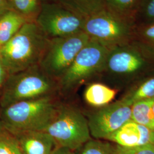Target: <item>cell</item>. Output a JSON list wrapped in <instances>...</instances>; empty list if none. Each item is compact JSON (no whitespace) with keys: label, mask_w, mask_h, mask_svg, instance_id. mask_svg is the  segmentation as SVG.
Returning a JSON list of instances; mask_svg holds the SVG:
<instances>
[{"label":"cell","mask_w":154,"mask_h":154,"mask_svg":"<svg viewBox=\"0 0 154 154\" xmlns=\"http://www.w3.org/2000/svg\"><path fill=\"white\" fill-rule=\"evenodd\" d=\"M49 39L35 22L25 23L0 48V60L8 75L39 65Z\"/></svg>","instance_id":"6da1fadb"},{"label":"cell","mask_w":154,"mask_h":154,"mask_svg":"<svg viewBox=\"0 0 154 154\" xmlns=\"http://www.w3.org/2000/svg\"><path fill=\"white\" fill-rule=\"evenodd\" d=\"M154 70V50L134 39L109 49L102 73L128 83L147 77Z\"/></svg>","instance_id":"7a4b0ae2"},{"label":"cell","mask_w":154,"mask_h":154,"mask_svg":"<svg viewBox=\"0 0 154 154\" xmlns=\"http://www.w3.org/2000/svg\"><path fill=\"white\" fill-rule=\"evenodd\" d=\"M61 104L54 95L18 102L1 108L0 121L13 134L43 131L55 117Z\"/></svg>","instance_id":"3957f363"},{"label":"cell","mask_w":154,"mask_h":154,"mask_svg":"<svg viewBox=\"0 0 154 154\" xmlns=\"http://www.w3.org/2000/svg\"><path fill=\"white\" fill-rule=\"evenodd\" d=\"M58 82L39 65L8 75L0 92V107L18 102L54 95Z\"/></svg>","instance_id":"277c9868"},{"label":"cell","mask_w":154,"mask_h":154,"mask_svg":"<svg viewBox=\"0 0 154 154\" xmlns=\"http://www.w3.org/2000/svg\"><path fill=\"white\" fill-rule=\"evenodd\" d=\"M43 131L57 146L76 151L90 140L87 118L76 107L61 104L55 117Z\"/></svg>","instance_id":"5b68a950"},{"label":"cell","mask_w":154,"mask_h":154,"mask_svg":"<svg viewBox=\"0 0 154 154\" xmlns=\"http://www.w3.org/2000/svg\"><path fill=\"white\" fill-rule=\"evenodd\" d=\"M135 25L105 9L86 18L83 32L110 49L134 39Z\"/></svg>","instance_id":"8992f818"},{"label":"cell","mask_w":154,"mask_h":154,"mask_svg":"<svg viewBox=\"0 0 154 154\" xmlns=\"http://www.w3.org/2000/svg\"><path fill=\"white\" fill-rule=\"evenodd\" d=\"M89 41L88 35L84 32L50 38L39 66L58 82L72 65L79 51Z\"/></svg>","instance_id":"52a82bcc"},{"label":"cell","mask_w":154,"mask_h":154,"mask_svg":"<svg viewBox=\"0 0 154 154\" xmlns=\"http://www.w3.org/2000/svg\"><path fill=\"white\" fill-rule=\"evenodd\" d=\"M109 50L105 46L90 39L58 80V88L70 90L95 75L102 74Z\"/></svg>","instance_id":"ba28073f"},{"label":"cell","mask_w":154,"mask_h":154,"mask_svg":"<svg viewBox=\"0 0 154 154\" xmlns=\"http://www.w3.org/2000/svg\"><path fill=\"white\" fill-rule=\"evenodd\" d=\"M86 18L58 1H46L41 2L35 23L48 38H53L83 32Z\"/></svg>","instance_id":"9c48e42d"},{"label":"cell","mask_w":154,"mask_h":154,"mask_svg":"<svg viewBox=\"0 0 154 154\" xmlns=\"http://www.w3.org/2000/svg\"><path fill=\"white\" fill-rule=\"evenodd\" d=\"M131 106L121 99L89 113L86 118L91 137L105 140L131 119Z\"/></svg>","instance_id":"30bf717a"},{"label":"cell","mask_w":154,"mask_h":154,"mask_svg":"<svg viewBox=\"0 0 154 154\" xmlns=\"http://www.w3.org/2000/svg\"><path fill=\"white\" fill-rule=\"evenodd\" d=\"M153 131L129 120L105 140L123 147H134L151 143Z\"/></svg>","instance_id":"8fae6325"},{"label":"cell","mask_w":154,"mask_h":154,"mask_svg":"<svg viewBox=\"0 0 154 154\" xmlns=\"http://www.w3.org/2000/svg\"><path fill=\"white\" fill-rule=\"evenodd\" d=\"M14 135L24 154H52L58 147L54 140L45 131H25Z\"/></svg>","instance_id":"7c38bea8"},{"label":"cell","mask_w":154,"mask_h":154,"mask_svg":"<svg viewBox=\"0 0 154 154\" xmlns=\"http://www.w3.org/2000/svg\"><path fill=\"white\" fill-rule=\"evenodd\" d=\"M116 91L107 85L94 83L85 91L84 98L88 105L97 108L109 105L116 97Z\"/></svg>","instance_id":"4fadbf2b"},{"label":"cell","mask_w":154,"mask_h":154,"mask_svg":"<svg viewBox=\"0 0 154 154\" xmlns=\"http://www.w3.org/2000/svg\"><path fill=\"white\" fill-rule=\"evenodd\" d=\"M26 20L13 11L0 17V48L7 43L26 23Z\"/></svg>","instance_id":"5bb4252c"},{"label":"cell","mask_w":154,"mask_h":154,"mask_svg":"<svg viewBox=\"0 0 154 154\" xmlns=\"http://www.w3.org/2000/svg\"><path fill=\"white\" fill-rule=\"evenodd\" d=\"M121 99L132 105L138 101L154 98V74L139 80Z\"/></svg>","instance_id":"9a60e30c"},{"label":"cell","mask_w":154,"mask_h":154,"mask_svg":"<svg viewBox=\"0 0 154 154\" xmlns=\"http://www.w3.org/2000/svg\"><path fill=\"white\" fill-rule=\"evenodd\" d=\"M142 1L105 0V6L108 11L135 24V17Z\"/></svg>","instance_id":"2e32d148"},{"label":"cell","mask_w":154,"mask_h":154,"mask_svg":"<svg viewBox=\"0 0 154 154\" xmlns=\"http://www.w3.org/2000/svg\"><path fill=\"white\" fill-rule=\"evenodd\" d=\"M154 98L135 102L131 106V119L154 131V117L152 106Z\"/></svg>","instance_id":"e0dca14e"},{"label":"cell","mask_w":154,"mask_h":154,"mask_svg":"<svg viewBox=\"0 0 154 154\" xmlns=\"http://www.w3.org/2000/svg\"><path fill=\"white\" fill-rule=\"evenodd\" d=\"M72 11L87 18L106 9L105 0H57Z\"/></svg>","instance_id":"ac0fdd59"},{"label":"cell","mask_w":154,"mask_h":154,"mask_svg":"<svg viewBox=\"0 0 154 154\" xmlns=\"http://www.w3.org/2000/svg\"><path fill=\"white\" fill-rule=\"evenodd\" d=\"M11 11L16 12L28 22H35L41 10L40 0H8Z\"/></svg>","instance_id":"d6986e66"},{"label":"cell","mask_w":154,"mask_h":154,"mask_svg":"<svg viewBox=\"0 0 154 154\" xmlns=\"http://www.w3.org/2000/svg\"><path fill=\"white\" fill-rule=\"evenodd\" d=\"M75 152L76 154H117L116 144L95 139H91Z\"/></svg>","instance_id":"ffe728a7"},{"label":"cell","mask_w":154,"mask_h":154,"mask_svg":"<svg viewBox=\"0 0 154 154\" xmlns=\"http://www.w3.org/2000/svg\"><path fill=\"white\" fill-rule=\"evenodd\" d=\"M0 154H24L16 137L6 130L1 121Z\"/></svg>","instance_id":"44dd1931"},{"label":"cell","mask_w":154,"mask_h":154,"mask_svg":"<svg viewBox=\"0 0 154 154\" xmlns=\"http://www.w3.org/2000/svg\"><path fill=\"white\" fill-rule=\"evenodd\" d=\"M135 26L154 23V0H143L135 17Z\"/></svg>","instance_id":"7402d4cb"},{"label":"cell","mask_w":154,"mask_h":154,"mask_svg":"<svg viewBox=\"0 0 154 154\" xmlns=\"http://www.w3.org/2000/svg\"><path fill=\"white\" fill-rule=\"evenodd\" d=\"M134 39L154 50V23L135 26Z\"/></svg>","instance_id":"603a6c76"},{"label":"cell","mask_w":154,"mask_h":154,"mask_svg":"<svg viewBox=\"0 0 154 154\" xmlns=\"http://www.w3.org/2000/svg\"><path fill=\"white\" fill-rule=\"evenodd\" d=\"M116 146L117 154H154V146L151 143L134 147Z\"/></svg>","instance_id":"cb8c5ba5"},{"label":"cell","mask_w":154,"mask_h":154,"mask_svg":"<svg viewBox=\"0 0 154 154\" xmlns=\"http://www.w3.org/2000/svg\"><path fill=\"white\" fill-rule=\"evenodd\" d=\"M8 77V74L6 72L5 69L3 66L2 62L0 60V92L2 86L5 81L6 79Z\"/></svg>","instance_id":"d4e9b609"},{"label":"cell","mask_w":154,"mask_h":154,"mask_svg":"<svg viewBox=\"0 0 154 154\" xmlns=\"http://www.w3.org/2000/svg\"><path fill=\"white\" fill-rule=\"evenodd\" d=\"M9 11L11 8L8 0H0V17Z\"/></svg>","instance_id":"484cf974"},{"label":"cell","mask_w":154,"mask_h":154,"mask_svg":"<svg viewBox=\"0 0 154 154\" xmlns=\"http://www.w3.org/2000/svg\"><path fill=\"white\" fill-rule=\"evenodd\" d=\"M52 154H76L74 151H72L70 149L58 146Z\"/></svg>","instance_id":"4316f807"},{"label":"cell","mask_w":154,"mask_h":154,"mask_svg":"<svg viewBox=\"0 0 154 154\" xmlns=\"http://www.w3.org/2000/svg\"><path fill=\"white\" fill-rule=\"evenodd\" d=\"M151 143L154 146V131H153L152 134V137H151Z\"/></svg>","instance_id":"83f0119b"},{"label":"cell","mask_w":154,"mask_h":154,"mask_svg":"<svg viewBox=\"0 0 154 154\" xmlns=\"http://www.w3.org/2000/svg\"><path fill=\"white\" fill-rule=\"evenodd\" d=\"M152 115H153L154 117V102L153 105H152Z\"/></svg>","instance_id":"f1b7e54d"},{"label":"cell","mask_w":154,"mask_h":154,"mask_svg":"<svg viewBox=\"0 0 154 154\" xmlns=\"http://www.w3.org/2000/svg\"><path fill=\"white\" fill-rule=\"evenodd\" d=\"M40 1L42 2H46V1H57V0H40Z\"/></svg>","instance_id":"f546056e"}]
</instances>
